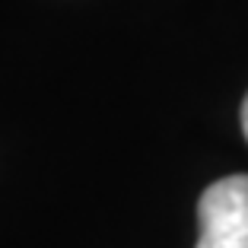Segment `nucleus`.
<instances>
[{"label":"nucleus","mask_w":248,"mask_h":248,"mask_svg":"<svg viewBox=\"0 0 248 248\" xmlns=\"http://www.w3.org/2000/svg\"><path fill=\"white\" fill-rule=\"evenodd\" d=\"M197 248H248V175L213 182L197 204Z\"/></svg>","instance_id":"obj_1"},{"label":"nucleus","mask_w":248,"mask_h":248,"mask_svg":"<svg viewBox=\"0 0 248 248\" xmlns=\"http://www.w3.org/2000/svg\"><path fill=\"white\" fill-rule=\"evenodd\" d=\"M242 134L248 140V95H245V102H242Z\"/></svg>","instance_id":"obj_2"}]
</instances>
